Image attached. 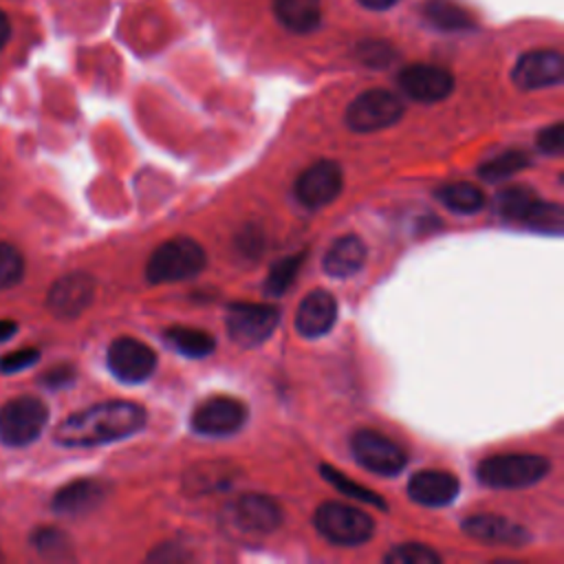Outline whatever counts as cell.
<instances>
[{
    "mask_svg": "<svg viewBox=\"0 0 564 564\" xmlns=\"http://www.w3.org/2000/svg\"><path fill=\"white\" fill-rule=\"evenodd\" d=\"M31 542H33V546L37 549V553L44 555V557H64V555H68V551H70L68 538H66L62 531H57L55 527L37 529V531L33 533Z\"/></svg>",
    "mask_w": 564,
    "mask_h": 564,
    "instance_id": "cell-31",
    "label": "cell"
},
{
    "mask_svg": "<svg viewBox=\"0 0 564 564\" xmlns=\"http://www.w3.org/2000/svg\"><path fill=\"white\" fill-rule=\"evenodd\" d=\"M24 275V258L22 253L9 245L0 240V289H9L15 286Z\"/></svg>",
    "mask_w": 564,
    "mask_h": 564,
    "instance_id": "cell-30",
    "label": "cell"
},
{
    "mask_svg": "<svg viewBox=\"0 0 564 564\" xmlns=\"http://www.w3.org/2000/svg\"><path fill=\"white\" fill-rule=\"evenodd\" d=\"M15 330H18V324L13 319H0V344L11 339L15 335Z\"/></svg>",
    "mask_w": 564,
    "mask_h": 564,
    "instance_id": "cell-37",
    "label": "cell"
},
{
    "mask_svg": "<svg viewBox=\"0 0 564 564\" xmlns=\"http://www.w3.org/2000/svg\"><path fill=\"white\" fill-rule=\"evenodd\" d=\"M280 322V308L273 304H251V302H231L227 306L225 326L229 337L242 346L253 348L271 337Z\"/></svg>",
    "mask_w": 564,
    "mask_h": 564,
    "instance_id": "cell-7",
    "label": "cell"
},
{
    "mask_svg": "<svg viewBox=\"0 0 564 564\" xmlns=\"http://www.w3.org/2000/svg\"><path fill=\"white\" fill-rule=\"evenodd\" d=\"M386 564H438L441 555L421 542H405L397 544L383 555Z\"/></svg>",
    "mask_w": 564,
    "mask_h": 564,
    "instance_id": "cell-29",
    "label": "cell"
},
{
    "mask_svg": "<svg viewBox=\"0 0 564 564\" xmlns=\"http://www.w3.org/2000/svg\"><path fill=\"white\" fill-rule=\"evenodd\" d=\"M425 20L441 31H469L474 29V15L456 0H425Z\"/></svg>",
    "mask_w": 564,
    "mask_h": 564,
    "instance_id": "cell-24",
    "label": "cell"
},
{
    "mask_svg": "<svg viewBox=\"0 0 564 564\" xmlns=\"http://www.w3.org/2000/svg\"><path fill=\"white\" fill-rule=\"evenodd\" d=\"M313 524L317 533L330 544L357 546L372 538L375 522L368 513L344 505V502H322L313 513Z\"/></svg>",
    "mask_w": 564,
    "mask_h": 564,
    "instance_id": "cell-4",
    "label": "cell"
},
{
    "mask_svg": "<svg viewBox=\"0 0 564 564\" xmlns=\"http://www.w3.org/2000/svg\"><path fill=\"white\" fill-rule=\"evenodd\" d=\"M75 381V368L73 366H55L51 368L44 377H42V383H46L48 388L57 390V388H64V386H70Z\"/></svg>",
    "mask_w": 564,
    "mask_h": 564,
    "instance_id": "cell-35",
    "label": "cell"
},
{
    "mask_svg": "<svg viewBox=\"0 0 564 564\" xmlns=\"http://www.w3.org/2000/svg\"><path fill=\"white\" fill-rule=\"evenodd\" d=\"M357 57L361 59V64H366L370 68H386L397 57V51L383 40H368V42L359 44Z\"/></svg>",
    "mask_w": 564,
    "mask_h": 564,
    "instance_id": "cell-32",
    "label": "cell"
},
{
    "mask_svg": "<svg viewBox=\"0 0 564 564\" xmlns=\"http://www.w3.org/2000/svg\"><path fill=\"white\" fill-rule=\"evenodd\" d=\"M405 112L399 95L386 88H370L357 95L346 108V126L355 132H377L397 123Z\"/></svg>",
    "mask_w": 564,
    "mask_h": 564,
    "instance_id": "cell-6",
    "label": "cell"
},
{
    "mask_svg": "<svg viewBox=\"0 0 564 564\" xmlns=\"http://www.w3.org/2000/svg\"><path fill=\"white\" fill-rule=\"evenodd\" d=\"M538 148L544 154H562V148H564V126H562V121H555L553 126L544 128L538 134Z\"/></svg>",
    "mask_w": 564,
    "mask_h": 564,
    "instance_id": "cell-34",
    "label": "cell"
},
{
    "mask_svg": "<svg viewBox=\"0 0 564 564\" xmlns=\"http://www.w3.org/2000/svg\"><path fill=\"white\" fill-rule=\"evenodd\" d=\"M145 408L132 401H104L66 416L53 432L57 445L95 447L128 438L143 430Z\"/></svg>",
    "mask_w": 564,
    "mask_h": 564,
    "instance_id": "cell-1",
    "label": "cell"
},
{
    "mask_svg": "<svg viewBox=\"0 0 564 564\" xmlns=\"http://www.w3.org/2000/svg\"><path fill=\"white\" fill-rule=\"evenodd\" d=\"M319 474L324 476L326 482H330V485H333L337 491H341L344 496L355 498V500H361V502H366V505H375L377 509H383V511L388 509V502H386L379 494H375L372 489H368V487H364V485L350 480V478L344 476L339 469H335V467H330V465H319Z\"/></svg>",
    "mask_w": 564,
    "mask_h": 564,
    "instance_id": "cell-26",
    "label": "cell"
},
{
    "mask_svg": "<svg viewBox=\"0 0 564 564\" xmlns=\"http://www.w3.org/2000/svg\"><path fill=\"white\" fill-rule=\"evenodd\" d=\"M95 297V280L84 271H73L53 282L46 295L48 311L59 319L79 317Z\"/></svg>",
    "mask_w": 564,
    "mask_h": 564,
    "instance_id": "cell-15",
    "label": "cell"
},
{
    "mask_svg": "<svg viewBox=\"0 0 564 564\" xmlns=\"http://www.w3.org/2000/svg\"><path fill=\"white\" fill-rule=\"evenodd\" d=\"M350 452L364 469L379 476H397L408 465L405 452L392 438L368 427L350 436Z\"/></svg>",
    "mask_w": 564,
    "mask_h": 564,
    "instance_id": "cell-8",
    "label": "cell"
},
{
    "mask_svg": "<svg viewBox=\"0 0 564 564\" xmlns=\"http://www.w3.org/2000/svg\"><path fill=\"white\" fill-rule=\"evenodd\" d=\"M9 33H11V29H9V20H7V15L0 11V48L4 46V42L9 40Z\"/></svg>",
    "mask_w": 564,
    "mask_h": 564,
    "instance_id": "cell-38",
    "label": "cell"
},
{
    "mask_svg": "<svg viewBox=\"0 0 564 564\" xmlns=\"http://www.w3.org/2000/svg\"><path fill=\"white\" fill-rule=\"evenodd\" d=\"M106 361L110 372L123 381V383H141L145 379H150V375L156 368V352L134 339V337H117L110 341L108 352H106Z\"/></svg>",
    "mask_w": 564,
    "mask_h": 564,
    "instance_id": "cell-11",
    "label": "cell"
},
{
    "mask_svg": "<svg viewBox=\"0 0 564 564\" xmlns=\"http://www.w3.org/2000/svg\"><path fill=\"white\" fill-rule=\"evenodd\" d=\"M40 359L37 348H20L0 357V372H18L33 366Z\"/></svg>",
    "mask_w": 564,
    "mask_h": 564,
    "instance_id": "cell-33",
    "label": "cell"
},
{
    "mask_svg": "<svg viewBox=\"0 0 564 564\" xmlns=\"http://www.w3.org/2000/svg\"><path fill=\"white\" fill-rule=\"evenodd\" d=\"M509 223H516L531 231L560 236L564 229V209L560 203L540 200L535 194H531L524 205L509 218Z\"/></svg>",
    "mask_w": 564,
    "mask_h": 564,
    "instance_id": "cell-20",
    "label": "cell"
},
{
    "mask_svg": "<svg viewBox=\"0 0 564 564\" xmlns=\"http://www.w3.org/2000/svg\"><path fill=\"white\" fill-rule=\"evenodd\" d=\"M207 264L203 247L185 236L165 240L148 260L145 278L150 284H170L196 278Z\"/></svg>",
    "mask_w": 564,
    "mask_h": 564,
    "instance_id": "cell-2",
    "label": "cell"
},
{
    "mask_svg": "<svg viewBox=\"0 0 564 564\" xmlns=\"http://www.w3.org/2000/svg\"><path fill=\"white\" fill-rule=\"evenodd\" d=\"M436 198L456 214H476L485 205V194L469 181L447 183L436 189Z\"/></svg>",
    "mask_w": 564,
    "mask_h": 564,
    "instance_id": "cell-25",
    "label": "cell"
},
{
    "mask_svg": "<svg viewBox=\"0 0 564 564\" xmlns=\"http://www.w3.org/2000/svg\"><path fill=\"white\" fill-rule=\"evenodd\" d=\"M106 498V485L95 478H79L62 489L51 500V507L59 516H82L101 505Z\"/></svg>",
    "mask_w": 564,
    "mask_h": 564,
    "instance_id": "cell-19",
    "label": "cell"
},
{
    "mask_svg": "<svg viewBox=\"0 0 564 564\" xmlns=\"http://www.w3.org/2000/svg\"><path fill=\"white\" fill-rule=\"evenodd\" d=\"M278 22L291 33H313L322 22L319 0H273Z\"/></svg>",
    "mask_w": 564,
    "mask_h": 564,
    "instance_id": "cell-22",
    "label": "cell"
},
{
    "mask_svg": "<svg viewBox=\"0 0 564 564\" xmlns=\"http://www.w3.org/2000/svg\"><path fill=\"white\" fill-rule=\"evenodd\" d=\"M163 341L172 350H176L185 357H194V359L207 357L216 348L214 335H209L200 328H192V326H170V328H165L163 330Z\"/></svg>",
    "mask_w": 564,
    "mask_h": 564,
    "instance_id": "cell-23",
    "label": "cell"
},
{
    "mask_svg": "<svg viewBox=\"0 0 564 564\" xmlns=\"http://www.w3.org/2000/svg\"><path fill=\"white\" fill-rule=\"evenodd\" d=\"M229 527L242 535L273 533L282 522L280 505L264 494H245L225 507Z\"/></svg>",
    "mask_w": 564,
    "mask_h": 564,
    "instance_id": "cell-10",
    "label": "cell"
},
{
    "mask_svg": "<svg viewBox=\"0 0 564 564\" xmlns=\"http://www.w3.org/2000/svg\"><path fill=\"white\" fill-rule=\"evenodd\" d=\"M551 471V460L540 454H498L478 463L476 476L491 489H522L540 482Z\"/></svg>",
    "mask_w": 564,
    "mask_h": 564,
    "instance_id": "cell-3",
    "label": "cell"
},
{
    "mask_svg": "<svg viewBox=\"0 0 564 564\" xmlns=\"http://www.w3.org/2000/svg\"><path fill=\"white\" fill-rule=\"evenodd\" d=\"M337 319V300L326 289H315L304 295L295 313V330L306 337L315 339L326 335Z\"/></svg>",
    "mask_w": 564,
    "mask_h": 564,
    "instance_id": "cell-16",
    "label": "cell"
},
{
    "mask_svg": "<svg viewBox=\"0 0 564 564\" xmlns=\"http://www.w3.org/2000/svg\"><path fill=\"white\" fill-rule=\"evenodd\" d=\"M397 82L403 95L421 104L443 101L454 90V75L434 64H408L401 68Z\"/></svg>",
    "mask_w": 564,
    "mask_h": 564,
    "instance_id": "cell-14",
    "label": "cell"
},
{
    "mask_svg": "<svg viewBox=\"0 0 564 564\" xmlns=\"http://www.w3.org/2000/svg\"><path fill=\"white\" fill-rule=\"evenodd\" d=\"M529 163L531 161H529L527 152L509 150V152H502V154L489 159L487 163H482L478 167V176L485 181H502V178H509L511 174L524 170Z\"/></svg>",
    "mask_w": 564,
    "mask_h": 564,
    "instance_id": "cell-27",
    "label": "cell"
},
{
    "mask_svg": "<svg viewBox=\"0 0 564 564\" xmlns=\"http://www.w3.org/2000/svg\"><path fill=\"white\" fill-rule=\"evenodd\" d=\"M364 9H370V11H386L390 7H394L399 0H357Z\"/></svg>",
    "mask_w": 564,
    "mask_h": 564,
    "instance_id": "cell-36",
    "label": "cell"
},
{
    "mask_svg": "<svg viewBox=\"0 0 564 564\" xmlns=\"http://www.w3.org/2000/svg\"><path fill=\"white\" fill-rule=\"evenodd\" d=\"M458 491V478L443 469H423L408 480V496L425 507H445L456 500Z\"/></svg>",
    "mask_w": 564,
    "mask_h": 564,
    "instance_id": "cell-17",
    "label": "cell"
},
{
    "mask_svg": "<svg viewBox=\"0 0 564 564\" xmlns=\"http://www.w3.org/2000/svg\"><path fill=\"white\" fill-rule=\"evenodd\" d=\"M364 262H366L364 240L355 234H346L328 247L322 267L330 278H350L364 267Z\"/></svg>",
    "mask_w": 564,
    "mask_h": 564,
    "instance_id": "cell-21",
    "label": "cell"
},
{
    "mask_svg": "<svg viewBox=\"0 0 564 564\" xmlns=\"http://www.w3.org/2000/svg\"><path fill=\"white\" fill-rule=\"evenodd\" d=\"M304 258H306V251L293 253V256H286V258L273 262V267L269 269L267 282H264V289H267V293H269L271 297L282 295V293L291 286V282L295 280L297 271L302 269Z\"/></svg>",
    "mask_w": 564,
    "mask_h": 564,
    "instance_id": "cell-28",
    "label": "cell"
},
{
    "mask_svg": "<svg viewBox=\"0 0 564 564\" xmlns=\"http://www.w3.org/2000/svg\"><path fill=\"white\" fill-rule=\"evenodd\" d=\"M344 187L341 167L330 161L322 159L308 165L295 181V196L308 209H319L333 203Z\"/></svg>",
    "mask_w": 564,
    "mask_h": 564,
    "instance_id": "cell-13",
    "label": "cell"
},
{
    "mask_svg": "<svg viewBox=\"0 0 564 564\" xmlns=\"http://www.w3.org/2000/svg\"><path fill=\"white\" fill-rule=\"evenodd\" d=\"M249 410L240 399L216 394L196 405L189 425L200 436H231L247 423Z\"/></svg>",
    "mask_w": 564,
    "mask_h": 564,
    "instance_id": "cell-9",
    "label": "cell"
},
{
    "mask_svg": "<svg viewBox=\"0 0 564 564\" xmlns=\"http://www.w3.org/2000/svg\"><path fill=\"white\" fill-rule=\"evenodd\" d=\"M48 423V408L42 399L22 394L0 405V443L24 447L33 443Z\"/></svg>",
    "mask_w": 564,
    "mask_h": 564,
    "instance_id": "cell-5",
    "label": "cell"
},
{
    "mask_svg": "<svg viewBox=\"0 0 564 564\" xmlns=\"http://www.w3.org/2000/svg\"><path fill=\"white\" fill-rule=\"evenodd\" d=\"M564 79V57L553 48L527 51L518 57L511 70V82L520 90H538L560 86Z\"/></svg>",
    "mask_w": 564,
    "mask_h": 564,
    "instance_id": "cell-12",
    "label": "cell"
},
{
    "mask_svg": "<svg viewBox=\"0 0 564 564\" xmlns=\"http://www.w3.org/2000/svg\"><path fill=\"white\" fill-rule=\"evenodd\" d=\"M463 531L471 535L474 540H480L485 544H505V546H524L531 540V533L502 516H471L463 522Z\"/></svg>",
    "mask_w": 564,
    "mask_h": 564,
    "instance_id": "cell-18",
    "label": "cell"
}]
</instances>
